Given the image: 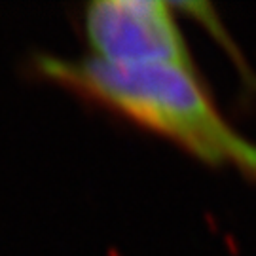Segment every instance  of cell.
Instances as JSON below:
<instances>
[{
  "instance_id": "obj_1",
  "label": "cell",
  "mask_w": 256,
  "mask_h": 256,
  "mask_svg": "<svg viewBox=\"0 0 256 256\" xmlns=\"http://www.w3.org/2000/svg\"><path fill=\"white\" fill-rule=\"evenodd\" d=\"M55 84L160 133L210 164H236L256 174V148L222 120L192 68L120 64L99 57H38Z\"/></svg>"
},
{
  "instance_id": "obj_2",
  "label": "cell",
  "mask_w": 256,
  "mask_h": 256,
  "mask_svg": "<svg viewBox=\"0 0 256 256\" xmlns=\"http://www.w3.org/2000/svg\"><path fill=\"white\" fill-rule=\"evenodd\" d=\"M164 0H99L86 8V34L95 57L120 64L192 68L190 52Z\"/></svg>"
}]
</instances>
